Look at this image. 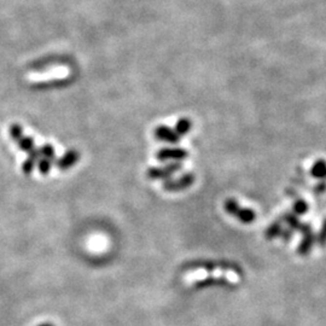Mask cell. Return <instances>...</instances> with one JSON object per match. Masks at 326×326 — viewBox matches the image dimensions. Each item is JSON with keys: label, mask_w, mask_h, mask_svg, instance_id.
Segmentation results:
<instances>
[{"label": "cell", "mask_w": 326, "mask_h": 326, "mask_svg": "<svg viewBox=\"0 0 326 326\" xmlns=\"http://www.w3.org/2000/svg\"><path fill=\"white\" fill-rule=\"evenodd\" d=\"M155 138L161 142L169 143V144H178L180 142V137L175 133V131L170 129L167 126H159L154 131Z\"/></svg>", "instance_id": "obj_5"}, {"label": "cell", "mask_w": 326, "mask_h": 326, "mask_svg": "<svg viewBox=\"0 0 326 326\" xmlns=\"http://www.w3.org/2000/svg\"><path fill=\"white\" fill-rule=\"evenodd\" d=\"M40 326H53L52 324H44V325H40Z\"/></svg>", "instance_id": "obj_16"}, {"label": "cell", "mask_w": 326, "mask_h": 326, "mask_svg": "<svg viewBox=\"0 0 326 326\" xmlns=\"http://www.w3.org/2000/svg\"><path fill=\"white\" fill-rule=\"evenodd\" d=\"M325 190H326V183H320L319 185H318L317 187H315V191H317L318 193H323V192H325Z\"/></svg>", "instance_id": "obj_15"}, {"label": "cell", "mask_w": 326, "mask_h": 326, "mask_svg": "<svg viewBox=\"0 0 326 326\" xmlns=\"http://www.w3.org/2000/svg\"><path fill=\"white\" fill-rule=\"evenodd\" d=\"M79 159H80V154H79L76 150H68V151L56 162V165L58 167V169L67 170L73 167V165L78 162Z\"/></svg>", "instance_id": "obj_6"}, {"label": "cell", "mask_w": 326, "mask_h": 326, "mask_svg": "<svg viewBox=\"0 0 326 326\" xmlns=\"http://www.w3.org/2000/svg\"><path fill=\"white\" fill-rule=\"evenodd\" d=\"M21 147L23 150H32L33 147H34V144H33V139H30V138H24V139H22L21 140Z\"/></svg>", "instance_id": "obj_13"}, {"label": "cell", "mask_w": 326, "mask_h": 326, "mask_svg": "<svg viewBox=\"0 0 326 326\" xmlns=\"http://www.w3.org/2000/svg\"><path fill=\"white\" fill-rule=\"evenodd\" d=\"M319 242L322 244H324L326 242V220L324 223V226H323V230L322 232H320V237H319Z\"/></svg>", "instance_id": "obj_14"}, {"label": "cell", "mask_w": 326, "mask_h": 326, "mask_svg": "<svg viewBox=\"0 0 326 326\" xmlns=\"http://www.w3.org/2000/svg\"><path fill=\"white\" fill-rule=\"evenodd\" d=\"M294 210L296 211L297 214L307 213V210H308L307 203H306L303 200H297L294 204Z\"/></svg>", "instance_id": "obj_11"}, {"label": "cell", "mask_w": 326, "mask_h": 326, "mask_svg": "<svg viewBox=\"0 0 326 326\" xmlns=\"http://www.w3.org/2000/svg\"><path fill=\"white\" fill-rule=\"evenodd\" d=\"M51 164H52V162H51V160H47V159H44L41 160L39 163V170L41 174L46 175L48 172H50L51 169Z\"/></svg>", "instance_id": "obj_12"}, {"label": "cell", "mask_w": 326, "mask_h": 326, "mask_svg": "<svg viewBox=\"0 0 326 326\" xmlns=\"http://www.w3.org/2000/svg\"><path fill=\"white\" fill-rule=\"evenodd\" d=\"M183 168V164L180 162H174V163H169V164L164 165V167H154L150 168L147 170V177L152 180L156 179H169L174 173L179 172L180 169Z\"/></svg>", "instance_id": "obj_2"}, {"label": "cell", "mask_w": 326, "mask_h": 326, "mask_svg": "<svg viewBox=\"0 0 326 326\" xmlns=\"http://www.w3.org/2000/svg\"><path fill=\"white\" fill-rule=\"evenodd\" d=\"M188 157V151L187 150L180 149V147H165V149H161L156 154V159L159 161L164 162L168 160H174V161L179 162L183 160L187 159Z\"/></svg>", "instance_id": "obj_4"}, {"label": "cell", "mask_w": 326, "mask_h": 326, "mask_svg": "<svg viewBox=\"0 0 326 326\" xmlns=\"http://www.w3.org/2000/svg\"><path fill=\"white\" fill-rule=\"evenodd\" d=\"M282 232H283V227H282V225H280V223H274V224H272L268 228H267L266 237L271 239V238H274V237L282 236Z\"/></svg>", "instance_id": "obj_9"}, {"label": "cell", "mask_w": 326, "mask_h": 326, "mask_svg": "<svg viewBox=\"0 0 326 326\" xmlns=\"http://www.w3.org/2000/svg\"><path fill=\"white\" fill-rule=\"evenodd\" d=\"M40 152H41V155H44L45 159L51 160V161L55 159V149H53V146H51V145H44V146L40 149Z\"/></svg>", "instance_id": "obj_10"}, {"label": "cell", "mask_w": 326, "mask_h": 326, "mask_svg": "<svg viewBox=\"0 0 326 326\" xmlns=\"http://www.w3.org/2000/svg\"><path fill=\"white\" fill-rule=\"evenodd\" d=\"M193 183H195V175L187 173V174L182 175L178 179H167L165 182H163L162 186L167 192H179V191L190 187Z\"/></svg>", "instance_id": "obj_3"}, {"label": "cell", "mask_w": 326, "mask_h": 326, "mask_svg": "<svg viewBox=\"0 0 326 326\" xmlns=\"http://www.w3.org/2000/svg\"><path fill=\"white\" fill-rule=\"evenodd\" d=\"M310 174L317 179H325L326 178V161L325 160H318L313 164L310 169Z\"/></svg>", "instance_id": "obj_7"}, {"label": "cell", "mask_w": 326, "mask_h": 326, "mask_svg": "<svg viewBox=\"0 0 326 326\" xmlns=\"http://www.w3.org/2000/svg\"><path fill=\"white\" fill-rule=\"evenodd\" d=\"M225 210L226 213L238 219L242 224H251L256 219L255 211L253 209H249V208H242L237 203V201L232 200V198H228L225 202Z\"/></svg>", "instance_id": "obj_1"}, {"label": "cell", "mask_w": 326, "mask_h": 326, "mask_svg": "<svg viewBox=\"0 0 326 326\" xmlns=\"http://www.w3.org/2000/svg\"><path fill=\"white\" fill-rule=\"evenodd\" d=\"M191 127H192V122L188 119H180L179 121L175 124V133L179 137L186 136L188 132L191 131Z\"/></svg>", "instance_id": "obj_8"}]
</instances>
